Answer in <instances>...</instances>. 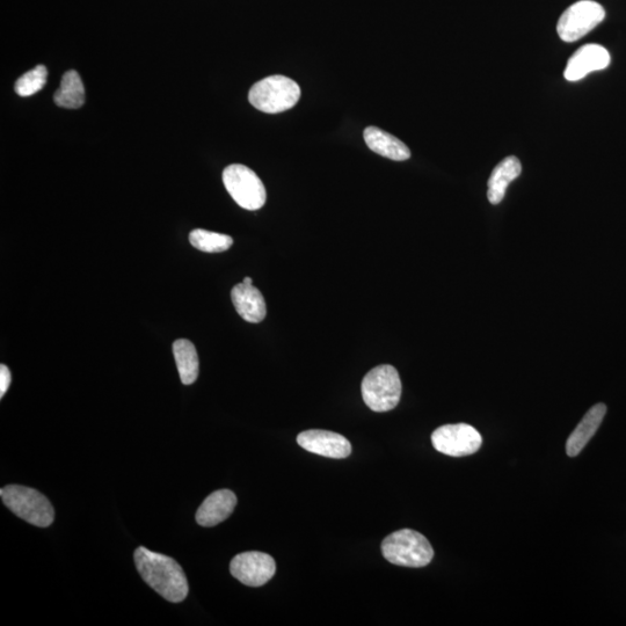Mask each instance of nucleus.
I'll list each match as a JSON object with an SVG mask.
<instances>
[{
    "instance_id": "nucleus-1",
    "label": "nucleus",
    "mask_w": 626,
    "mask_h": 626,
    "mask_svg": "<svg viewBox=\"0 0 626 626\" xmlns=\"http://www.w3.org/2000/svg\"><path fill=\"white\" fill-rule=\"evenodd\" d=\"M134 560L142 579L165 600L179 603L187 598L186 574L176 560L144 547L135 551Z\"/></svg>"
},
{
    "instance_id": "nucleus-9",
    "label": "nucleus",
    "mask_w": 626,
    "mask_h": 626,
    "mask_svg": "<svg viewBox=\"0 0 626 626\" xmlns=\"http://www.w3.org/2000/svg\"><path fill=\"white\" fill-rule=\"evenodd\" d=\"M230 572L243 585L261 587L274 577L276 564L267 553L244 552L231 560Z\"/></svg>"
},
{
    "instance_id": "nucleus-16",
    "label": "nucleus",
    "mask_w": 626,
    "mask_h": 626,
    "mask_svg": "<svg viewBox=\"0 0 626 626\" xmlns=\"http://www.w3.org/2000/svg\"><path fill=\"white\" fill-rule=\"evenodd\" d=\"M522 165L518 158L511 156L500 162L493 170L489 179L487 198L492 205H499L504 200L507 188L516 178L521 176Z\"/></svg>"
},
{
    "instance_id": "nucleus-13",
    "label": "nucleus",
    "mask_w": 626,
    "mask_h": 626,
    "mask_svg": "<svg viewBox=\"0 0 626 626\" xmlns=\"http://www.w3.org/2000/svg\"><path fill=\"white\" fill-rule=\"evenodd\" d=\"M231 300L238 315L247 323H261L267 316V307L264 296L253 285L238 283L231 290Z\"/></svg>"
},
{
    "instance_id": "nucleus-2",
    "label": "nucleus",
    "mask_w": 626,
    "mask_h": 626,
    "mask_svg": "<svg viewBox=\"0 0 626 626\" xmlns=\"http://www.w3.org/2000/svg\"><path fill=\"white\" fill-rule=\"evenodd\" d=\"M385 559L404 567H425L432 562L434 550L427 538L412 529H402L389 535L382 543Z\"/></svg>"
},
{
    "instance_id": "nucleus-6",
    "label": "nucleus",
    "mask_w": 626,
    "mask_h": 626,
    "mask_svg": "<svg viewBox=\"0 0 626 626\" xmlns=\"http://www.w3.org/2000/svg\"><path fill=\"white\" fill-rule=\"evenodd\" d=\"M223 184L238 206L258 210L265 206L267 193L264 184L249 167L234 164L223 172Z\"/></svg>"
},
{
    "instance_id": "nucleus-5",
    "label": "nucleus",
    "mask_w": 626,
    "mask_h": 626,
    "mask_svg": "<svg viewBox=\"0 0 626 626\" xmlns=\"http://www.w3.org/2000/svg\"><path fill=\"white\" fill-rule=\"evenodd\" d=\"M301 98L300 86L285 76H271L254 84L249 100L259 111L276 114L293 108Z\"/></svg>"
},
{
    "instance_id": "nucleus-20",
    "label": "nucleus",
    "mask_w": 626,
    "mask_h": 626,
    "mask_svg": "<svg viewBox=\"0 0 626 626\" xmlns=\"http://www.w3.org/2000/svg\"><path fill=\"white\" fill-rule=\"evenodd\" d=\"M47 78L48 70L45 65H38L17 80L14 90L20 97H31L45 87Z\"/></svg>"
},
{
    "instance_id": "nucleus-17",
    "label": "nucleus",
    "mask_w": 626,
    "mask_h": 626,
    "mask_svg": "<svg viewBox=\"0 0 626 626\" xmlns=\"http://www.w3.org/2000/svg\"><path fill=\"white\" fill-rule=\"evenodd\" d=\"M174 359H176L180 380L185 385H191L198 380L200 363L198 352L193 342L179 339L173 344Z\"/></svg>"
},
{
    "instance_id": "nucleus-3",
    "label": "nucleus",
    "mask_w": 626,
    "mask_h": 626,
    "mask_svg": "<svg viewBox=\"0 0 626 626\" xmlns=\"http://www.w3.org/2000/svg\"><path fill=\"white\" fill-rule=\"evenodd\" d=\"M0 497L13 514L35 527L47 528L54 522V508L39 491L26 486L9 485L0 490Z\"/></svg>"
},
{
    "instance_id": "nucleus-15",
    "label": "nucleus",
    "mask_w": 626,
    "mask_h": 626,
    "mask_svg": "<svg viewBox=\"0 0 626 626\" xmlns=\"http://www.w3.org/2000/svg\"><path fill=\"white\" fill-rule=\"evenodd\" d=\"M363 136L369 149L382 157L396 160V162H404L411 157V151L407 145L387 131L368 127Z\"/></svg>"
},
{
    "instance_id": "nucleus-4",
    "label": "nucleus",
    "mask_w": 626,
    "mask_h": 626,
    "mask_svg": "<svg viewBox=\"0 0 626 626\" xmlns=\"http://www.w3.org/2000/svg\"><path fill=\"white\" fill-rule=\"evenodd\" d=\"M361 391L371 411L388 412L400 402L402 381L395 367L382 365L370 370L363 378Z\"/></svg>"
},
{
    "instance_id": "nucleus-8",
    "label": "nucleus",
    "mask_w": 626,
    "mask_h": 626,
    "mask_svg": "<svg viewBox=\"0 0 626 626\" xmlns=\"http://www.w3.org/2000/svg\"><path fill=\"white\" fill-rule=\"evenodd\" d=\"M432 443L441 454L463 457L476 454L482 447L483 438L468 424L444 425L432 434Z\"/></svg>"
},
{
    "instance_id": "nucleus-19",
    "label": "nucleus",
    "mask_w": 626,
    "mask_h": 626,
    "mask_svg": "<svg viewBox=\"0 0 626 626\" xmlns=\"http://www.w3.org/2000/svg\"><path fill=\"white\" fill-rule=\"evenodd\" d=\"M189 242L202 252L220 253L228 251L234 239L228 235L217 234V232L196 229L189 235Z\"/></svg>"
},
{
    "instance_id": "nucleus-11",
    "label": "nucleus",
    "mask_w": 626,
    "mask_h": 626,
    "mask_svg": "<svg viewBox=\"0 0 626 626\" xmlns=\"http://www.w3.org/2000/svg\"><path fill=\"white\" fill-rule=\"evenodd\" d=\"M611 62L608 50L600 45L581 47L570 58L564 71L565 79L578 82L591 72L607 69Z\"/></svg>"
},
{
    "instance_id": "nucleus-18",
    "label": "nucleus",
    "mask_w": 626,
    "mask_h": 626,
    "mask_svg": "<svg viewBox=\"0 0 626 626\" xmlns=\"http://www.w3.org/2000/svg\"><path fill=\"white\" fill-rule=\"evenodd\" d=\"M85 99V87L78 72L75 70L65 72L60 89L54 96L55 104L62 108L78 109L84 106Z\"/></svg>"
},
{
    "instance_id": "nucleus-21",
    "label": "nucleus",
    "mask_w": 626,
    "mask_h": 626,
    "mask_svg": "<svg viewBox=\"0 0 626 626\" xmlns=\"http://www.w3.org/2000/svg\"><path fill=\"white\" fill-rule=\"evenodd\" d=\"M11 381L10 369L5 365L0 366V398H3L7 390H9Z\"/></svg>"
},
{
    "instance_id": "nucleus-14",
    "label": "nucleus",
    "mask_w": 626,
    "mask_h": 626,
    "mask_svg": "<svg viewBox=\"0 0 626 626\" xmlns=\"http://www.w3.org/2000/svg\"><path fill=\"white\" fill-rule=\"evenodd\" d=\"M606 413L607 406L602 403L596 404L586 413V416L582 418L580 424L574 429L566 442L567 455L577 457L584 450L587 443L598 432L604 417H606Z\"/></svg>"
},
{
    "instance_id": "nucleus-7",
    "label": "nucleus",
    "mask_w": 626,
    "mask_h": 626,
    "mask_svg": "<svg viewBox=\"0 0 626 626\" xmlns=\"http://www.w3.org/2000/svg\"><path fill=\"white\" fill-rule=\"evenodd\" d=\"M606 18V11L593 0H581L569 7L557 26L559 38L565 42L578 41L593 31Z\"/></svg>"
},
{
    "instance_id": "nucleus-22",
    "label": "nucleus",
    "mask_w": 626,
    "mask_h": 626,
    "mask_svg": "<svg viewBox=\"0 0 626 626\" xmlns=\"http://www.w3.org/2000/svg\"><path fill=\"white\" fill-rule=\"evenodd\" d=\"M252 279L250 278V276H246V278L243 280V283H245V285H252Z\"/></svg>"
},
{
    "instance_id": "nucleus-12",
    "label": "nucleus",
    "mask_w": 626,
    "mask_h": 626,
    "mask_svg": "<svg viewBox=\"0 0 626 626\" xmlns=\"http://www.w3.org/2000/svg\"><path fill=\"white\" fill-rule=\"evenodd\" d=\"M237 506L236 494L230 490H220L211 493L203 501L196 512V522L202 527H215L227 520L234 513Z\"/></svg>"
},
{
    "instance_id": "nucleus-10",
    "label": "nucleus",
    "mask_w": 626,
    "mask_h": 626,
    "mask_svg": "<svg viewBox=\"0 0 626 626\" xmlns=\"http://www.w3.org/2000/svg\"><path fill=\"white\" fill-rule=\"evenodd\" d=\"M297 443L312 454L336 458H347L352 454V444L341 434L311 429L297 436Z\"/></svg>"
}]
</instances>
